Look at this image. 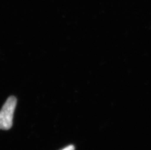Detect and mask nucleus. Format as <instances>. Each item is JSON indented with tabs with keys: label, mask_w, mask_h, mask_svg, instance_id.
Instances as JSON below:
<instances>
[{
	"label": "nucleus",
	"mask_w": 151,
	"mask_h": 150,
	"mask_svg": "<svg viewBox=\"0 0 151 150\" xmlns=\"http://www.w3.org/2000/svg\"><path fill=\"white\" fill-rule=\"evenodd\" d=\"M75 150V148L74 146L73 145H68L67 147L65 148L64 149H63L62 150Z\"/></svg>",
	"instance_id": "obj_2"
},
{
	"label": "nucleus",
	"mask_w": 151,
	"mask_h": 150,
	"mask_svg": "<svg viewBox=\"0 0 151 150\" xmlns=\"http://www.w3.org/2000/svg\"><path fill=\"white\" fill-rule=\"evenodd\" d=\"M17 104V99L14 96L7 99L0 111V129L7 130L12 128L13 115Z\"/></svg>",
	"instance_id": "obj_1"
}]
</instances>
